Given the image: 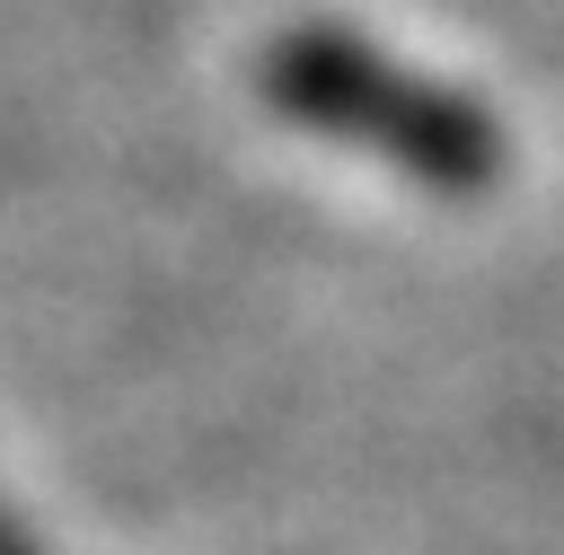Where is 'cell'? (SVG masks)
<instances>
[{"instance_id": "1", "label": "cell", "mask_w": 564, "mask_h": 555, "mask_svg": "<svg viewBox=\"0 0 564 555\" xmlns=\"http://www.w3.org/2000/svg\"><path fill=\"white\" fill-rule=\"evenodd\" d=\"M256 88L282 123L300 132H326V141H352L388 167H405L414 185L432 194H485L502 176V123L449 88V79H423L405 62H388L379 44L344 35V26H291L264 44L256 62Z\"/></svg>"}]
</instances>
